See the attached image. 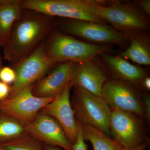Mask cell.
<instances>
[{
	"label": "cell",
	"instance_id": "obj_1",
	"mask_svg": "<svg viewBox=\"0 0 150 150\" xmlns=\"http://www.w3.org/2000/svg\"><path fill=\"white\" fill-rule=\"evenodd\" d=\"M24 10L2 46L4 58L14 67L31 54L54 26L52 17Z\"/></svg>",
	"mask_w": 150,
	"mask_h": 150
},
{
	"label": "cell",
	"instance_id": "obj_2",
	"mask_svg": "<svg viewBox=\"0 0 150 150\" xmlns=\"http://www.w3.org/2000/svg\"><path fill=\"white\" fill-rule=\"evenodd\" d=\"M105 0H24L23 9L52 17L85 21L107 24L98 16L97 8L107 2Z\"/></svg>",
	"mask_w": 150,
	"mask_h": 150
},
{
	"label": "cell",
	"instance_id": "obj_3",
	"mask_svg": "<svg viewBox=\"0 0 150 150\" xmlns=\"http://www.w3.org/2000/svg\"><path fill=\"white\" fill-rule=\"evenodd\" d=\"M52 32L45 44L48 56L56 64L88 61L112 51L111 46L87 43L59 30Z\"/></svg>",
	"mask_w": 150,
	"mask_h": 150
},
{
	"label": "cell",
	"instance_id": "obj_4",
	"mask_svg": "<svg viewBox=\"0 0 150 150\" xmlns=\"http://www.w3.org/2000/svg\"><path fill=\"white\" fill-rule=\"evenodd\" d=\"M99 16L117 31L130 35L150 29L149 15L132 2L108 1L97 8Z\"/></svg>",
	"mask_w": 150,
	"mask_h": 150
},
{
	"label": "cell",
	"instance_id": "obj_5",
	"mask_svg": "<svg viewBox=\"0 0 150 150\" xmlns=\"http://www.w3.org/2000/svg\"><path fill=\"white\" fill-rule=\"evenodd\" d=\"M71 105L77 121L109 136L111 109L101 97L79 87H74Z\"/></svg>",
	"mask_w": 150,
	"mask_h": 150
},
{
	"label": "cell",
	"instance_id": "obj_6",
	"mask_svg": "<svg viewBox=\"0 0 150 150\" xmlns=\"http://www.w3.org/2000/svg\"><path fill=\"white\" fill-rule=\"evenodd\" d=\"M59 28L67 34L82 40L100 45H116L125 50L129 46V36L105 23L66 19L59 24Z\"/></svg>",
	"mask_w": 150,
	"mask_h": 150
},
{
	"label": "cell",
	"instance_id": "obj_7",
	"mask_svg": "<svg viewBox=\"0 0 150 150\" xmlns=\"http://www.w3.org/2000/svg\"><path fill=\"white\" fill-rule=\"evenodd\" d=\"M110 134L126 150H133L148 142L145 121L133 112L111 109Z\"/></svg>",
	"mask_w": 150,
	"mask_h": 150
},
{
	"label": "cell",
	"instance_id": "obj_8",
	"mask_svg": "<svg viewBox=\"0 0 150 150\" xmlns=\"http://www.w3.org/2000/svg\"><path fill=\"white\" fill-rule=\"evenodd\" d=\"M142 92L128 82L111 79L103 87L101 97L111 109L133 112L145 121L144 106Z\"/></svg>",
	"mask_w": 150,
	"mask_h": 150
},
{
	"label": "cell",
	"instance_id": "obj_9",
	"mask_svg": "<svg viewBox=\"0 0 150 150\" xmlns=\"http://www.w3.org/2000/svg\"><path fill=\"white\" fill-rule=\"evenodd\" d=\"M34 84L23 88L12 96L0 101V112L25 125L37 116L38 112L55 98H42L33 93Z\"/></svg>",
	"mask_w": 150,
	"mask_h": 150
},
{
	"label": "cell",
	"instance_id": "obj_10",
	"mask_svg": "<svg viewBox=\"0 0 150 150\" xmlns=\"http://www.w3.org/2000/svg\"><path fill=\"white\" fill-rule=\"evenodd\" d=\"M57 64L48 56L45 43H40L31 54L14 66L16 79L11 87L8 96L40 80Z\"/></svg>",
	"mask_w": 150,
	"mask_h": 150
},
{
	"label": "cell",
	"instance_id": "obj_11",
	"mask_svg": "<svg viewBox=\"0 0 150 150\" xmlns=\"http://www.w3.org/2000/svg\"><path fill=\"white\" fill-rule=\"evenodd\" d=\"M96 59L74 63L69 81L71 88H82L101 97L103 87L110 79L108 72Z\"/></svg>",
	"mask_w": 150,
	"mask_h": 150
},
{
	"label": "cell",
	"instance_id": "obj_12",
	"mask_svg": "<svg viewBox=\"0 0 150 150\" xmlns=\"http://www.w3.org/2000/svg\"><path fill=\"white\" fill-rule=\"evenodd\" d=\"M25 126L28 135L44 145L73 150V145L67 139L62 126L53 117L40 113Z\"/></svg>",
	"mask_w": 150,
	"mask_h": 150
},
{
	"label": "cell",
	"instance_id": "obj_13",
	"mask_svg": "<svg viewBox=\"0 0 150 150\" xmlns=\"http://www.w3.org/2000/svg\"><path fill=\"white\" fill-rule=\"evenodd\" d=\"M71 88L69 83L62 93L42 108L40 113L56 119L62 126L68 139L73 145L77 139L79 125L71 105Z\"/></svg>",
	"mask_w": 150,
	"mask_h": 150
},
{
	"label": "cell",
	"instance_id": "obj_14",
	"mask_svg": "<svg viewBox=\"0 0 150 150\" xmlns=\"http://www.w3.org/2000/svg\"><path fill=\"white\" fill-rule=\"evenodd\" d=\"M74 63L67 62L56 65L47 76L34 85L33 95L39 97L55 98L62 93L69 83Z\"/></svg>",
	"mask_w": 150,
	"mask_h": 150
},
{
	"label": "cell",
	"instance_id": "obj_15",
	"mask_svg": "<svg viewBox=\"0 0 150 150\" xmlns=\"http://www.w3.org/2000/svg\"><path fill=\"white\" fill-rule=\"evenodd\" d=\"M99 56L111 75L112 79L128 82L142 91V82L148 76L144 68L133 64L119 56H113L107 53H103Z\"/></svg>",
	"mask_w": 150,
	"mask_h": 150
},
{
	"label": "cell",
	"instance_id": "obj_16",
	"mask_svg": "<svg viewBox=\"0 0 150 150\" xmlns=\"http://www.w3.org/2000/svg\"><path fill=\"white\" fill-rule=\"evenodd\" d=\"M128 47L119 56L139 65L150 66V38L147 32L129 35Z\"/></svg>",
	"mask_w": 150,
	"mask_h": 150
},
{
	"label": "cell",
	"instance_id": "obj_17",
	"mask_svg": "<svg viewBox=\"0 0 150 150\" xmlns=\"http://www.w3.org/2000/svg\"><path fill=\"white\" fill-rule=\"evenodd\" d=\"M21 0H0V47L7 39L14 23L23 10Z\"/></svg>",
	"mask_w": 150,
	"mask_h": 150
},
{
	"label": "cell",
	"instance_id": "obj_18",
	"mask_svg": "<svg viewBox=\"0 0 150 150\" xmlns=\"http://www.w3.org/2000/svg\"><path fill=\"white\" fill-rule=\"evenodd\" d=\"M78 123L84 139L91 143L94 150H126L113 139L98 129L89 125Z\"/></svg>",
	"mask_w": 150,
	"mask_h": 150
},
{
	"label": "cell",
	"instance_id": "obj_19",
	"mask_svg": "<svg viewBox=\"0 0 150 150\" xmlns=\"http://www.w3.org/2000/svg\"><path fill=\"white\" fill-rule=\"evenodd\" d=\"M26 135L23 123L0 112V145Z\"/></svg>",
	"mask_w": 150,
	"mask_h": 150
},
{
	"label": "cell",
	"instance_id": "obj_20",
	"mask_svg": "<svg viewBox=\"0 0 150 150\" xmlns=\"http://www.w3.org/2000/svg\"><path fill=\"white\" fill-rule=\"evenodd\" d=\"M4 150H45L41 142L26 135L0 145Z\"/></svg>",
	"mask_w": 150,
	"mask_h": 150
},
{
	"label": "cell",
	"instance_id": "obj_21",
	"mask_svg": "<svg viewBox=\"0 0 150 150\" xmlns=\"http://www.w3.org/2000/svg\"><path fill=\"white\" fill-rule=\"evenodd\" d=\"M16 79V74L13 69L9 67H3L0 71V81L9 84L14 83Z\"/></svg>",
	"mask_w": 150,
	"mask_h": 150
},
{
	"label": "cell",
	"instance_id": "obj_22",
	"mask_svg": "<svg viewBox=\"0 0 150 150\" xmlns=\"http://www.w3.org/2000/svg\"><path fill=\"white\" fill-rule=\"evenodd\" d=\"M73 150H87L88 149L87 145L86 144L85 142L84 139L79 125L77 139L75 144L73 145Z\"/></svg>",
	"mask_w": 150,
	"mask_h": 150
},
{
	"label": "cell",
	"instance_id": "obj_23",
	"mask_svg": "<svg viewBox=\"0 0 150 150\" xmlns=\"http://www.w3.org/2000/svg\"><path fill=\"white\" fill-rule=\"evenodd\" d=\"M145 109V121L149 124L150 121V97L149 95L142 94Z\"/></svg>",
	"mask_w": 150,
	"mask_h": 150
},
{
	"label": "cell",
	"instance_id": "obj_24",
	"mask_svg": "<svg viewBox=\"0 0 150 150\" xmlns=\"http://www.w3.org/2000/svg\"><path fill=\"white\" fill-rule=\"evenodd\" d=\"M132 2L138 6L145 13L150 15V0H137Z\"/></svg>",
	"mask_w": 150,
	"mask_h": 150
},
{
	"label": "cell",
	"instance_id": "obj_25",
	"mask_svg": "<svg viewBox=\"0 0 150 150\" xmlns=\"http://www.w3.org/2000/svg\"><path fill=\"white\" fill-rule=\"evenodd\" d=\"M10 90L11 87L8 84L0 81V101L8 97Z\"/></svg>",
	"mask_w": 150,
	"mask_h": 150
},
{
	"label": "cell",
	"instance_id": "obj_26",
	"mask_svg": "<svg viewBox=\"0 0 150 150\" xmlns=\"http://www.w3.org/2000/svg\"><path fill=\"white\" fill-rule=\"evenodd\" d=\"M150 90V78L149 76L146 77L142 82L141 91H149Z\"/></svg>",
	"mask_w": 150,
	"mask_h": 150
},
{
	"label": "cell",
	"instance_id": "obj_27",
	"mask_svg": "<svg viewBox=\"0 0 150 150\" xmlns=\"http://www.w3.org/2000/svg\"><path fill=\"white\" fill-rule=\"evenodd\" d=\"M44 148L45 150H65L62 149L61 148L59 147L53 146L46 145H44Z\"/></svg>",
	"mask_w": 150,
	"mask_h": 150
},
{
	"label": "cell",
	"instance_id": "obj_28",
	"mask_svg": "<svg viewBox=\"0 0 150 150\" xmlns=\"http://www.w3.org/2000/svg\"><path fill=\"white\" fill-rule=\"evenodd\" d=\"M148 145V142H145L144 144H142L139 146L136 149L133 150H145L146 149Z\"/></svg>",
	"mask_w": 150,
	"mask_h": 150
},
{
	"label": "cell",
	"instance_id": "obj_29",
	"mask_svg": "<svg viewBox=\"0 0 150 150\" xmlns=\"http://www.w3.org/2000/svg\"><path fill=\"white\" fill-rule=\"evenodd\" d=\"M2 68V61L1 57L0 56V71Z\"/></svg>",
	"mask_w": 150,
	"mask_h": 150
},
{
	"label": "cell",
	"instance_id": "obj_30",
	"mask_svg": "<svg viewBox=\"0 0 150 150\" xmlns=\"http://www.w3.org/2000/svg\"><path fill=\"white\" fill-rule=\"evenodd\" d=\"M0 150H4L3 149H2V148H1V147H0Z\"/></svg>",
	"mask_w": 150,
	"mask_h": 150
}]
</instances>
